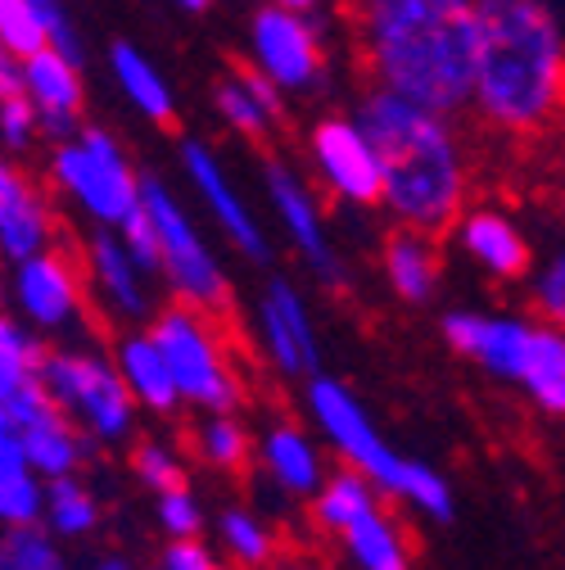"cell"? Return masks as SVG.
<instances>
[{"mask_svg":"<svg viewBox=\"0 0 565 570\" xmlns=\"http://www.w3.org/2000/svg\"><path fill=\"white\" fill-rule=\"evenodd\" d=\"M14 552V561L23 570H68V552H63V539L50 534L41 521L37 525H19V530H0Z\"/></svg>","mask_w":565,"mask_h":570,"instance_id":"cell-39","label":"cell"},{"mask_svg":"<svg viewBox=\"0 0 565 570\" xmlns=\"http://www.w3.org/2000/svg\"><path fill=\"white\" fill-rule=\"evenodd\" d=\"M146 331L163 348L186 407H195V412H236L240 407L245 385H240V372H236V358H231L222 331L214 326V313L172 304V308H159Z\"/></svg>","mask_w":565,"mask_h":570,"instance_id":"cell-8","label":"cell"},{"mask_svg":"<svg viewBox=\"0 0 565 570\" xmlns=\"http://www.w3.org/2000/svg\"><path fill=\"white\" fill-rule=\"evenodd\" d=\"M10 59V50H6V41H0V63H6Z\"/></svg>","mask_w":565,"mask_h":570,"instance_id":"cell-50","label":"cell"},{"mask_svg":"<svg viewBox=\"0 0 565 570\" xmlns=\"http://www.w3.org/2000/svg\"><path fill=\"white\" fill-rule=\"evenodd\" d=\"M348 28L371 87L453 118L470 109L479 55L475 0H348Z\"/></svg>","mask_w":565,"mask_h":570,"instance_id":"cell-1","label":"cell"},{"mask_svg":"<svg viewBox=\"0 0 565 570\" xmlns=\"http://www.w3.org/2000/svg\"><path fill=\"white\" fill-rule=\"evenodd\" d=\"M335 543L344 548L353 570H412V543L385 503L358 517L348 530H339Z\"/></svg>","mask_w":565,"mask_h":570,"instance_id":"cell-27","label":"cell"},{"mask_svg":"<svg viewBox=\"0 0 565 570\" xmlns=\"http://www.w3.org/2000/svg\"><path fill=\"white\" fill-rule=\"evenodd\" d=\"M177 10H186V14H204L208 6H214V0H172Z\"/></svg>","mask_w":565,"mask_h":570,"instance_id":"cell-46","label":"cell"},{"mask_svg":"<svg viewBox=\"0 0 565 570\" xmlns=\"http://www.w3.org/2000/svg\"><path fill=\"white\" fill-rule=\"evenodd\" d=\"M113 363L136 399L140 412H150V416H172L181 412V390H177V376L163 358V348L155 344L150 331H122L118 344H113Z\"/></svg>","mask_w":565,"mask_h":570,"instance_id":"cell-22","label":"cell"},{"mask_svg":"<svg viewBox=\"0 0 565 570\" xmlns=\"http://www.w3.org/2000/svg\"><path fill=\"white\" fill-rule=\"evenodd\" d=\"M470 109L498 136H543L565 118V28L547 0H475Z\"/></svg>","mask_w":565,"mask_h":570,"instance_id":"cell-2","label":"cell"},{"mask_svg":"<svg viewBox=\"0 0 565 570\" xmlns=\"http://www.w3.org/2000/svg\"><path fill=\"white\" fill-rule=\"evenodd\" d=\"M457 232V249L498 285H512V281H525L529 267H534V249H529V236L521 232V223L512 218L507 208L498 204H466L462 218L453 223Z\"/></svg>","mask_w":565,"mask_h":570,"instance_id":"cell-16","label":"cell"},{"mask_svg":"<svg viewBox=\"0 0 565 570\" xmlns=\"http://www.w3.org/2000/svg\"><path fill=\"white\" fill-rule=\"evenodd\" d=\"M308 168H313V181L335 204H348V208L380 204L385 168L358 114H321L308 127Z\"/></svg>","mask_w":565,"mask_h":570,"instance_id":"cell-10","label":"cell"},{"mask_svg":"<svg viewBox=\"0 0 565 570\" xmlns=\"http://www.w3.org/2000/svg\"><path fill=\"white\" fill-rule=\"evenodd\" d=\"M308 416L317 425L321 444L353 471H363L371 484H380L385 498L394 503L430 517V521H453V484L448 475H439L430 462H420L403 449H394L385 440V431L376 425V416L367 412V403L353 394L344 381L335 376H308Z\"/></svg>","mask_w":565,"mask_h":570,"instance_id":"cell-4","label":"cell"},{"mask_svg":"<svg viewBox=\"0 0 565 570\" xmlns=\"http://www.w3.org/2000/svg\"><path fill=\"white\" fill-rule=\"evenodd\" d=\"M87 267L59 245L10 263L6 295L10 308L41 335H73L87 322Z\"/></svg>","mask_w":565,"mask_h":570,"instance_id":"cell-9","label":"cell"},{"mask_svg":"<svg viewBox=\"0 0 565 570\" xmlns=\"http://www.w3.org/2000/svg\"><path fill=\"white\" fill-rule=\"evenodd\" d=\"M19 440H23V449H28L32 466H37L46 480L78 475V471H82V462H87V453H91V444H96V440L82 431V425H78L73 416H63L59 407L41 412Z\"/></svg>","mask_w":565,"mask_h":570,"instance_id":"cell-25","label":"cell"},{"mask_svg":"<svg viewBox=\"0 0 565 570\" xmlns=\"http://www.w3.org/2000/svg\"><path fill=\"white\" fill-rule=\"evenodd\" d=\"M150 570H159V566H150Z\"/></svg>","mask_w":565,"mask_h":570,"instance_id":"cell-51","label":"cell"},{"mask_svg":"<svg viewBox=\"0 0 565 570\" xmlns=\"http://www.w3.org/2000/svg\"><path fill=\"white\" fill-rule=\"evenodd\" d=\"M177 164H181V173H186L195 199L204 204V213H208V218H214V227L222 232V240H227L236 254L262 263V258L271 254L267 227H262V218L254 213V204L245 199V190L236 186V177H231V168L222 164V155L208 146V140L186 136L181 150H177Z\"/></svg>","mask_w":565,"mask_h":570,"instance_id":"cell-13","label":"cell"},{"mask_svg":"<svg viewBox=\"0 0 565 570\" xmlns=\"http://www.w3.org/2000/svg\"><path fill=\"white\" fill-rule=\"evenodd\" d=\"M50 394L41 385V376H23V381H0V435H23L28 425L50 412Z\"/></svg>","mask_w":565,"mask_h":570,"instance_id":"cell-34","label":"cell"},{"mask_svg":"<svg viewBox=\"0 0 565 570\" xmlns=\"http://www.w3.org/2000/svg\"><path fill=\"white\" fill-rule=\"evenodd\" d=\"M96 570H131V566H127V561H122V557H105V561H100V566H96Z\"/></svg>","mask_w":565,"mask_h":570,"instance_id":"cell-48","label":"cell"},{"mask_svg":"<svg viewBox=\"0 0 565 570\" xmlns=\"http://www.w3.org/2000/svg\"><path fill=\"white\" fill-rule=\"evenodd\" d=\"M195 453L208 471L236 475L254 462L258 440L249 435V425L240 421V412H204V421L195 425Z\"/></svg>","mask_w":565,"mask_h":570,"instance_id":"cell-31","label":"cell"},{"mask_svg":"<svg viewBox=\"0 0 565 570\" xmlns=\"http://www.w3.org/2000/svg\"><path fill=\"white\" fill-rule=\"evenodd\" d=\"M262 195H267V208L280 227V236L290 240V249L304 258V267L321 281V285H344V258H339V245L330 240V227H326V213H321V199H317V186L286 159H267L262 164Z\"/></svg>","mask_w":565,"mask_h":570,"instance_id":"cell-12","label":"cell"},{"mask_svg":"<svg viewBox=\"0 0 565 570\" xmlns=\"http://www.w3.org/2000/svg\"><path fill=\"white\" fill-rule=\"evenodd\" d=\"M214 109H218V118H222L236 136L262 140V136L276 131L280 118H286V91H280V87L262 73V68L240 63V68H231V73L214 87Z\"/></svg>","mask_w":565,"mask_h":570,"instance_id":"cell-21","label":"cell"},{"mask_svg":"<svg viewBox=\"0 0 565 570\" xmlns=\"http://www.w3.org/2000/svg\"><path fill=\"white\" fill-rule=\"evenodd\" d=\"M249 63L286 91V96H308L321 91L326 82V37L317 14L280 10L271 0L254 10L249 19Z\"/></svg>","mask_w":565,"mask_h":570,"instance_id":"cell-11","label":"cell"},{"mask_svg":"<svg viewBox=\"0 0 565 570\" xmlns=\"http://www.w3.org/2000/svg\"><path fill=\"white\" fill-rule=\"evenodd\" d=\"M155 521L168 539H199L204 534V498L190 484L155 493Z\"/></svg>","mask_w":565,"mask_h":570,"instance_id":"cell-38","label":"cell"},{"mask_svg":"<svg viewBox=\"0 0 565 570\" xmlns=\"http://www.w3.org/2000/svg\"><path fill=\"white\" fill-rule=\"evenodd\" d=\"M358 122L385 168L380 208L398 227L448 232L470 199V159L453 114L416 105L398 91L367 87L358 100Z\"/></svg>","mask_w":565,"mask_h":570,"instance_id":"cell-3","label":"cell"},{"mask_svg":"<svg viewBox=\"0 0 565 570\" xmlns=\"http://www.w3.org/2000/svg\"><path fill=\"white\" fill-rule=\"evenodd\" d=\"M254 322H258L262 358H267L280 376H290V381H308V376H317L321 340H317V322H313L308 295L299 291L295 281L271 276L262 291H258Z\"/></svg>","mask_w":565,"mask_h":570,"instance_id":"cell-15","label":"cell"},{"mask_svg":"<svg viewBox=\"0 0 565 570\" xmlns=\"http://www.w3.org/2000/svg\"><path fill=\"white\" fill-rule=\"evenodd\" d=\"M218 543L240 570H271L276 566V530L249 508H227L218 517Z\"/></svg>","mask_w":565,"mask_h":570,"instance_id":"cell-32","label":"cell"},{"mask_svg":"<svg viewBox=\"0 0 565 570\" xmlns=\"http://www.w3.org/2000/svg\"><path fill=\"white\" fill-rule=\"evenodd\" d=\"M516 385L543 416H565V331L561 326L538 322L525 372Z\"/></svg>","mask_w":565,"mask_h":570,"instance_id":"cell-28","label":"cell"},{"mask_svg":"<svg viewBox=\"0 0 565 570\" xmlns=\"http://www.w3.org/2000/svg\"><path fill=\"white\" fill-rule=\"evenodd\" d=\"M109 73L122 91V100L155 127H172L177 122V91L163 78V68L140 50L136 41H113L109 46Z\"/></svg>","mask_w":565,"mask_h":570,"instance_id":"cell-23","label":"cell"},{"mask_svg":"<svg viewBox=\"0 0 565 570\" xmlns=\"http://www.w3.org/2000/svg\"><path fill=\"white\" fill-rule=\"evenodd\" d=\"M0 41L14 59H28L50 46V32L37 14L32 0H0Z\"/></svg>","mask_w":565,"mask_h":570,"instance_id":"cell-36","label":"cell"},{"mask_svg":"<svg viewBox=\"0 0 565 570\" xmlns=\"http://www.w3.org/2000/svg\"><path fill=\"white\" fill-rule=\"evenodd\" d=\"M159 570H222V561L204 539H168Z\"/></svg>","mask_w":565,"mask_h":570,"instance_id":"cell-42","label":"cell"},{"mask_svg":"<svg viewBox=\"0 0 565 570\" xmlns=\"http://www.w3.org/2000/svg\"><path fill=\"white\" fill-rule=\"evenodd\" d=\"M271 570H321L317 561H304V557H295V561H276Z\"/></svg>","mask_w":565,"mask_h":570,"instance_id":"cell-47","label":"cell"},{"mask_svg":"<svg viewBox=\"0 0 565 570\" xmlns=\"http://www.w3.org/2000/svg\"><path fill=\"white\" fill-rule=\"evenodd\" d=\"M41 385L50 403L73 416L96 444H127L136 435V399L113 363V353H105L91 340H68L46 348L41 363Z\"/></svg>","mask_w":565,"mask_h":570,"instance_id":"cell-5","label":"cell"},{"mask_svg":"<svg viewBox=\"0 0 565 570\" xmlns=\"http://www.w3.org/2000/svg\"><path fill=\"white\" fill-rule=\"evenodd\" d=\"M100 521H105L100 493H96L82 475H63V480H50V484H46V512H41V525H46L50 534H59L63 543H73V539L96 534Z\"/></svg>","mask_w":565,"mask_h":570,"instance_id":"cell-30","label":"cell"},{"mask_svg":"<svg viewBox=\"0 0 565 570\" xmlns=\"http://www.w3.org/2000/svg\"><path fill=\"white\" fill-rule=\"evenodd\" d=\"M131 475L150 493H163V489L186 484V462L168 440H140L131 449Z\"/></svg>","mask_w":565,"mask_h":570,"instance_id":"cell-35","label":"cell"},{"mask_svg":"<svg viewBox=\"0 0 565 570\" xmlns=\"http://www.w3.org/2000/svg\"><path fill=\"white\" fill-rule=\"evenodd\" d=\"M23 96L41 114V136L68 140L82 131V109H87L82 63L73 55H63L59 46H46L23 59Z\"/></svg>","mask_w":565,"mask_h":570,"instance_id":"cell-18","label":"cell"},{"mask_svg":"<svg viewBox=\"0 0 565 570\" xmlns=\"http://www.w3.org/2000/svg\"><path fill=\"white\" fill-rule=\"evenodd\" d=\"M54 245V208L46 190L0 150V249L10 263Z\"/></svg>","mask_w":565,"mask_h":570,"instance_id":"cell-20","label":"cell"},{"mask_svg":"<svg viewBox=\"0 0 565 570\" xmlns=\"http://www.w3.org/2000/svg\"><path fill=\"white\" fill-rule=\"evenodd\" d=\"M385 503V493H380V484H371L363 471H353V466H335L326 480H321V489L313 493V521L335 539L339 530H348L358 517H367L371 508H380Z\"/></svg>","mask_w":565,"mask_h":570,"instance_id":"cell-29","label":"cell"},{"mask_svg":"<svg viewBox=\"0 0 565 570\" xmlns=\"http://www.w3.org/2000/svg\"><path fill=\"white\" fill-rule=\"evenodd\" d=\"M529 304L547 326L565 331V249H552L538 267H529Z\"/></svg>","mask_w":565,"mask_h":570,"instance_id":"cell-37","label":"cell"},{"mask_svg":"<svg viewBox=\"0 0 565 570\" xmlns=\"http://www.w3.org/2000/svg\"><path fill=\"white\" fill-rule=\"evenodd\" d=\"M380 272H385V285L394 291V299H403V304H430L439 295V249H435L430 232L398 227L385 240Z\"/></svg>","mask_w":565,"mask_h":570,"instance_id":"cell-24","label":"cell"},{"mask_svg":"<svg viewBox=\"0 0 565 570\" xmlns=\"http://www.w3.org/2000/svg\"><path fill=\"white\" fill-rule=\"evenodd\" d=\"M534 331L538 322L521 313H498V308H453L439 322V335L457 358H466L484 376L507 381V385H516L525 372Z\"/></svg>","mask_w":565,"mask_h":570,"instance_id":"cell-14","label":"cell"},{"mask_svg":"<svg viewBox=\"0 0 565 570\" xmlns=\"http://www.w3.org/2000/svg\"><path fill=\"white\" fill-rule=\"evenodd\" d=\"M10 96H23V59H6L0 63V100H10Z\"/></svg>","mask_w":565,"mask_h":570,"instance_id":"cell-43","label":"cell"},{"mask_svg":"<svg viewBox=\"0 0 565 570\" xmlns=\"http://www.w3.org/2000/svg\"><path fill=\"white\" fill-rule=\"evenodd\" d=\"M37 136H41V114L28 96H10V100H0V150L6 155H23L37 146Z\"/></svg>","mask_w":565,"mask_h":570,"instance_id":"cell-40","label":"cell"},{"mask_svg":"<svg viewBox=\"0 0 565 570\" xmlns=\"http://www.w3.org/2000/svg\"><path fill=\"white\" fill-rule=\"evenodd\" d=\"M6 267H10V258H6V249H0V281H6Z\"/></svg>","mask_w":565,"mask_h":570,"instance_id":"cell-49","label":"cell"},{"mask_svg":"<svg viewBox=\"0 0 565 570\" xmlns=\"http://www.w3.org/2000/svg\"><path fill=\"white\" fill-rule=\"evenodd\" d=\"M271 6H280V10H299V14H321L330 0H271Z\"/></svg>","mask_w":565,"mask_h":570,"instance_id":"cell-44","label":"cell"},{"mask_svg":"<svg viewBox=\"0 0 565 570\" xmlns=\"http://www.w3.org/2000/svg\"><path fill=\"white\" fill-rule=\"evenodd\" d=\"M254 458H258L262 480H267L276 493L299 498V503H313V493H317L321 480L330 475L321 440L308 431V425H299V421H276V425H267Z\"/></svg>","mask_w":565,"mask_h":570,"instance_id":"cell-19","label":"cell"},{"mask_svg":"<svg viewBox=\"0 0 565 570\" xmlns=\"http://www.w3.org/2000/svg\"><path fill=\"white\" fill-rule=\"evenodd\" d=\"M113 232L122 236V245L131 249V258L159 281V232H155V223H150L146 204H140V208L131 213V218H127L122 227H113Z\"/></svg>","mask_w":565,"mask_h":570,"instance_id":"cell-41","label":"cell"},{"mask_svg":"<svg viewBox=\"0 0 565 570\" xmlns=\"http://www.w3.org/2000/svg\"><path fill=\"white\" fill-rule=\"evenodd\" d=\"M140 204H146L150 223L159 232V281L168 285V295L204 313H222L231 304V276L218 249L208 245L204 227L195 223V213L186 208V199L163 177L146 173Z\"/></svg>","mask_w":565,"mask_h":570,"instance_id":"cell-7","label":"cell"},{"mask_svg":"<svg viewBox=\"0 0 565 570\" xmlns=\"http://www.w3.org/2000/svg\"><path fill=\"white\" fill-rule=\"evenodd\" d=\"M46 173H50V186L73 204L91 227H122L140 208L146 173L131 168V155L105 127H82L78 136L54 140Z\"/></svg>","mask_w":565,"mask_h":570,"instance_id":"cell-6","label":"cell"},{"mask_svg":"<svg viewBox=\"0 0 565 570\" xmlns=\"http://www.w3.org/2000/svg\"><path fill=\"white\" fill-rule=\"evenodd\" d=\"M87 267V285L91 295L118 317V322H140V317H155V295L150 285L155 276L131 258V249L122 245V236L113 227H96L82 254Z\"/></svg>","mask_w":565,"mask_h":570,"instance_id":"cell-17","label":"cell"},{"mask_svg":"<svg viewBox=\"0 0 565 570\" xmlns=\"http://www.w3.org/2000/svg\"><path fill=\"white\" fill-rule=\"evenodd\" d=\"M46 475L32 466L19 435H0V530L37 525L46 512Z\"/></svg>","mask_w":565,"mask_h":570,"instance_id":"cell-26","label":"cell"},{"mask_svg":"<svg viewBox=\"0 0 565 570\" xmlns=\"http://www.w3.org/2000/svg\"><path fill=\"white\" fill-rule=\"evenodd\" d=\"M0 570H23V566L14 561V552H10V543H6V534H0Z\"/></svg>","mask_w":565,"mask_h":570,"instance_id":"cell-45","label":"cell"},{"mask_svg":"<svg viewBox=\"0 0 565 570\" xmlns=\"http://www.w3.org/2000/svg\"><path fill=\"white\" fill-rule=\"evenodd\" d=\"M46 344L41 331H32L14 308H0V381L41 376Z\"/></svg>","mask_w":565,"mask_h":570,"instance_id":"cell-33","label":"cell"}]
</instances>
